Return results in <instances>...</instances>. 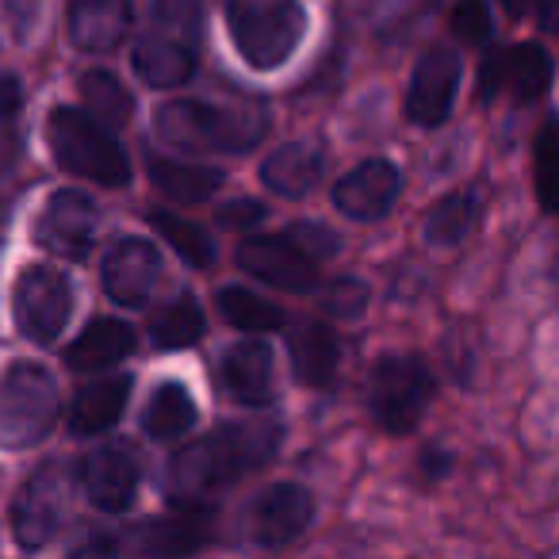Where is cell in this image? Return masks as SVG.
Returning <instances> with one entry per match:
<instances>
[{
	"label": "cell",
	"mask_w": 559,
	"mask_h": 559,
	"mask_svg": "<svg viewBox=\"0 0 559 559\" xmlns=\"http://www.w3.org/2000/svg\"><path fill=\"white\" fill-rule=\"evenodd\" d=\"M280 449V421L253 418L218 426L215 433L185 444L169 460V498L177 506H207L211 495L234 487L241 475L264 467Z\"/></svg>",
	"instance_id": "1"
},
{
	"label": "cell",
	"mask_w": 559,
	"mask_h": 559,
	"mask_svg": "<svg viewBox=\"0 0 559 559\" xmlns=\"http://www.w3.org/2000/svg\"><path fill=\"white\" fill-rule=\"evenodd\" d=\"M269 131V116L253 104L169 100L157 108L154 134L185 154H249Z\"/></svg>",
	"instance_id": "2"
},
{
	"label": "cell",
	"mask_w": 559,
	"mask_h": 559,
	"mask_svg": "<svg viewBox=\"0 0 559 559\" xmlns=\"http://www.w3.org/2000/svg\"><path fill=\"white\" fill-rule=\"evenodd\" d=\"M207 0H154L150 20L134 43V73L150 88H180L200 66Z\"/></svg>",
	"instance_id": "3"
},
{
	"label": "cell",
	"mask_w": 559,
	"mask_h": 559,
	"mask_svg": "<svg viewBox=\"0 0 559 559\" xmlns=\"http://www.w3.org/2000/svg\"><path fill=\"white\" fill-rule=\"evenodd\" d=\"M47 142L55 162L66 173L100 188L131 185V162L127 150L116 142L111 127L93 119L85 108H55L47 119Z\"/></svg>",
	"instance_id": "4"
},
{
	"label": "cell",
	"mask_w": 559,
	"mask_h": 559,
	"mask_svg": "<svg viewBox=\"0 0 559 559\" xmlns=\"http://www.w3.org/2000/svg\"><path fill=\"white\" fill-rule=\"evenodd\" d=\"M62 414L58 380L39 360H12L0 368V449H35L47 441Z\"/></svg>",
	"instance_id": "5"
},
{
	"label": "cell",
	"mask_w": 559,
	"mask_h": 559,
	"mask_svg": "<svg viewBox=\"0 0 559 559\" xmlns=\"http://www.w3.org/2000/svg\"><path fill=\"white\" fill-rule=\"evenodd\" d=\"M226 32L241 62L280 70L307 35L304 0H226Z\"/></svg>",
	"instance_id": "6"
},
{
	"label": "cell",
	"mask_w": 559,
	"mask_h": 559,
	"mask_svg": "<svg viewBox=\"0 0 559 559\" xmlns=\"http://www.w3.org/2000/svg\"><path fill=\"white\" fill-rule=\"evenodd\" d=\"M433 372L421 357H406V353H391L372 368V383H368V411L380 421V429L403 437L418 429L426 418L429 399H433Z\"/></svg>",
	"instance_id": "7"
},
{
	"label": "cell",
	"mask_w": 559,
	"mask_h": 559,
	"mask_svg": "<svg viewBox=\"0 0 559 559\" xmlns=\"http://www.w3.org/2000/svg\"><path fill=\"white\" fill-rule=\"evenodd\" d=\"M12 314H16V326L27 342L55 345L73 314L70 276L50 269V264L24 269L16 280V288H12Z\"/></svg>",
	"instance_id": "8"
},
{
	"label": "cell",
	"mask_w": 559,
	"mask_h": 559,
	"mask_svg": "<svg viewBox=\"0 0 559 559\" xmlns=\"http://www.w3.org/2000/svg\"><path fill=\"white\" fill-rule=\"evenodd\" d=\"M215 540V513L207 506H177L169 518L142 521L131 533H116L119 559H188Z\"/></svg>",
	"instance_id": "9"
},
{
	"label": "cell",
	"mask_w": 559,
	"mask_h": 559,
	"mask_svg": "<svg viewBox=\"0 0 559 559\" xmlns=\"http://www.w3.org/2000/svg\"><path fill=\"white\" fill-rule=\"evenodd\" d=\"M96 223H100V211H96L93 195L81 188H62L43 207L39 223H35V241L50 257H66V261L81 264L93 253Z\"/></svg>",
	"instance_id": "10"
},
{
	"label": "cell",
	"mask_w": 559,
	"mask_h": 559,
	"mask_svg": "<svg viewBox=\"0 0 559 559\" xmlns=\"http://www.w3.org/2000/svg\"><path fill=\"white\" fill-rule=\"evenodd\" d=\"M314 521V498L299 483H272L249 502L246 533L261 548H284L299 540Z\"/></svg>",
	"instance_id": "11"
},
{
	"label": "cell",
	"mask_w": 559,
	"mask_h": 559,
	"mask_svg": "<svg viewBox=\"0 0 559 559\" xmlns=\"http://www.w3.org/2000/svg\"><path fill=\"white\" fill-rule=\"evenodd\" d=\"M70 498V479L58 464H47L24 483V490L12 502V533L20 548H43L58 536Z\"/></svg>",
	"instance_id": "12"
},
{
	"label": "cell",
	"mask_w": 559,
	"mask_h": 559,
	"mask_svg": "<svg viewBox=\"0 0 559 559\" xmlns=\"http://www.w3.org/2000/svg\"><path fill=\"white\" fill-rule=\"evenodd\" d=\"M551 78H556V66H551L548 50L540 43H521V47L498 50L483 62L479 88L483 100L510 96L518 104H533L551 88Z\"/></svg>",
	"instance_id": "13"
},
{
	"label": "cell",
	"mask_w": 559,
	"mask_h": 559,
	"mask_svg": "<svg viewBox=\"0 0 559 559\" xmlns=\"http://www.w3.org/2000/svg\"><path fill=\"white\" fill-rule=\"evenodd\" d=\"M460 55L452 47H433L418 58L406 85V119L418 127H441L452 116L460 93Z\"/></svg>",
	"instance_id": "14"
},
{
	"label": "cell",
	"mask_w": 559,
	"mask_h": 559,
	"mask_svg": "<svg viewBox=\"0 0 559 559\" xmlns=\"http://www.w3.org/2000/svg\"><path fill=\"white\" fill-rule=\"evenodd\" d=\"M238 264L253 280L280 292H311L319 284V264L292 238H249L238 246Z\"/></svg>",
	"instance_id": "15"
},
{
	"label": "cell",
	"mask_w": 559,
	"mask_h": 559,
	"mask_svg": "<svg viewBox=\"0 0 559 559\" xmlns=\"http://www.w3.org/2000/svg\"><path fill=\"white\" fill-rule=\"evenodd\" d=\"M100 276H104V292L119 307H146L157 288V280H162V257H157L154 241L119 238L104 253Z\"/></svg>",
	"instance_id": "16"
},
{
	"label": "cell",
	"mask_w": 559,
	"mask_h": 559,
	"mask_svg": "<svg viewBox=\"0 0 559 559\" xmlns=\"http://www.w3.org/2000/svg\"><path fill=\"white\" fill-rule=\"evenodd\" d=\"M403 192V173L399 165H391L388 157H372L360 162L357 169H349L334 185V207L342 215L357 218V223H376L399 203Z\"/></svg>",
	"instance_id": "17"
},
{
	"label": "cell",
	"mask_w": 559,
	"mask_h": 559,
	"mask_svg": "<svg viewBox=\"0 0 559 559\" xmlns=\"http://www.w3.org/2000/svg\"><path fill=\"white\" fill-rule=\"evenodd\" d=\"M81 483L96 510L127 513L139 495V460L123 444H100L81 464Z\"/></svg>",
	"instance_id": "18"
},
{
	"label": "cell",
	"mask_w": 559,
	"mask_h": 559,
	"mask_svg": "<svg viewBox=\"0 0 559 559\" xmlns=\"http://www.w3.org/2000/svg\"><path fill=\"white\" fill-rule=\"evenodd\" d=\"M272 345L257 342V337H246V342L230 345L218 365V380H223L226 395L241 406H269L272 395H276V383H272Z\"/></svg>",
	"instance_id": "19"
},
{
	"label": "cell",
	"mask_w": 559,
	"mask_h": 559,
	"mask_svg": "<svg viewBox=\"0 0 559 559\" xmlns=\"http://www.w3.org/2000/svg\"><path fill=\"white\" fill-rule=\"evenodd\" d=\"M131 0H70V39L85 55H108L131 32Z\"/></svg>",
	"instance_id": "20"
},
{
	"label": "cell",
	"mask_w": 559,
	"mask_h": 559,
	"mask_svg": "<svg viewBox=\"0 0 559 559\" xmlns=\"http://www.w3.org/2000/svg\"><path fill=\"white\" fill-rule=\"evenodd\" d=\"M322 169H326V157L314 142H288L264 157L261 180L269 192L284 195V200H304L322 180Z\"/></svg>",
	"instance_id": "21"
},
{
	"label": "cell",
	"mask_w": 559,
	"mask_h": 559,
	"mask_svg": "<svg viewBox=\"0 0 559 559\" xmlns=\"http://www.w3.org/2000/svg\"><path fill=\"white\" fill-rule=\"evenodd\" d=\"M288 349L299 383H307V388H330L334 383L337 365H342V345H337V334L326 322L304 319L292 330Z\"/></svg>",
	"instance_id": "22"
},
{
	"label": "cell",
	"mask_w": 559,
	"mask_h": 559,
	"mask_svg": "<svg viewBox=\"0 0 559 559\" xmlns=\"http://www.w3.org/2000/svg\"><path fill=\"white\" fill-rule=\"evenodd\" d=\"M134 353V330L123 319H96L78 334V342L66 353V365L73 372H104V368L123 365Z\"/></svg>",
	"instance_id": "23"
},
{
	"label": "cell",
	"mask_w": 559,
	"mask_h": 559,
	"mask_svg": "<svg viewBox=\"0 0 559 559\" xmlns=\"http://www.w3.org/2000/svg\"><path fill=\"white\" fill-rule=\"evenodd\" d=\"M127 399H131V376H108L93 380L78 391L70 411V429L78 437H100L123 418Z\"/></svg>",
	"instance_id": "24"
},
{
	"label": "cell",
	"mask_w": 559,
	"mask_h": 559,
	"mask_svg": "<svg viewBox=\"0 0 559 559\" xmlns=\"http://www.w3.org/2000/svg\"><path fill=\"white\" fill-rule=\"evenodd\" d=\"M150 180L162 188V195L177 203H203L223 188V169L211 165H188L173 162V157H150Z\"/></svg>",
	"instance_id": "25"
},
{
	"label": "cell",
	"mask_w": 559,
	"mask_h": 559,
	"mask_svg": "<svg viewBox=\"0 0 559 559\" xmlns=\"http://www.w3.org/2000/svg\"><path fill=\"white\" fill-rule=\"evenodd\" d=\"M195 426V399L188 395L185 383L169 380L150 395L146 414H142V429L154 441H177Z\"/></svg>",
	"instance_id": "26"
},
{
	"label": "cell",
	"mask_w": 559,
	"mask_h": 559,
	"mask_svg": "<svg viewBox=\"0 0 559 559\" xmlns=\"http://www.w3.org/2000/svg\"><path fill=\"white\" fill-rule=\"evenodd\" d=\"M207 330V319H203V307L195 304L192 296H177L169 307L157 311V319L150 322V342L157 349H188L195 345Z\"/></svg>",
	"instance_id": "27"
},
{
	"label": "cell",
	"mask_w": 559,
	"mask_h": 559,
	"mask_svg": "<svg viewBox=\"0 0 559 559\" xmlns=\"http://www.w3.org/2000/svg\"><path fill=\"white\" fill-rule=\"evenodd\" d=\"M81 100H85V111L93 119H100L104 127H119L131 119L134 100L123 88V81L108 70H88L81 78Z\"/></svg>",
	"instance_id": "28"
},
{
	"label": "cell",
	"mask_w": 559,
	"mask_h": 559,
	"mask_svg": "<svg viewBox=\"0 0 559 559\" xmlns=\"http://www.w3.org/2000/svg\"><path fill=\"white\" fill-rule=\"evenodd\" d=\"M218 311H223V319L230 326L249 330V334H272L288 319L276 304H269V299L249 288H223L218 292Z\"/></svg>",
	"instance_id": "29"
},
{
	"label": "cell",
	"mask_w": 559,
	"mask_h": 559,
	"mask_svg": "<svg viewBox=\"0 0 559 559\" xmlns=\"http://www.w3.org/2000/svg\"><path fill=\"white\" fill-rule=\"evenodd\" d=\"M150 226H157L165 241L180 253V261H188L192 269H207L215 261V241L203 226H195L192 218H180L173 211H150Z\"/></svg>",
	"instance_id": "30"
},
{
	"label": "cell",
	"mask_w": 559,
	"mask_h": 559,
	"mask_svg": "<svg viewBox=\"0 0 559 559\" xmlns=\"http://www.w3.org/2000/svg\"><path fill=\"white\" fill-rule=\"evenodd\" d=\"M475 215H479V203L472 192H452L429 211L426 218V238L429 246H460V241L472 234Z\"/></svg>",
	"instance_id": "31"
},
{
	"label": "cell",
	"mask_w": 559,
	"mask_h": 559,
	"mask_svg": "<svg viewBox=\"0 0 559 559\" xmlns=\"http://www.w3.org/2000/svg\"><path fill=\"white\" fill-rule=\"evenodd\" d=\"M533 185L544 211L559 215V119H548L533 146Z\"/></svg>",
	"instance_id": "32"
},
{
	"label": "cell",
	"mask_w": 559,
	"mask_h": 559,
	"mask_svg": "<svg viewBox=\"0 0 559 559\" xmlns=\"http://www.w3.org/2000/svg\"><path fill=\"white\" fill-rule=\"evenodd\" d=\"M368 299H372V292H368L365 280L357 276H345V280H334L326 288V299H322V307H326L334 319L342 322H353L360 319V314L368 311Z\"/></svg>",
	"instance_id": "33"
},
{
	"label": "cell",
	"mask_w": 559,
	"mask_h": 559,
	"mask_svg": "<svg viewBox=\"0 0 559 559\" xmlns=\"http://www.w3.org/2000/svg\"><path fill=\"white\" fill-rule=\"evenodd\" d=\"M452 32L460 35L472 47H487L490 35H495V24H490V9L483 0H460L456 12H452Z\"/></svg>",
	"instance_id": "34"
},
{
	"label": "cell",
	"mask_w": 559,
	"mask_h": 559,
	"mask_svg": "<svg viewBox=\"0 0 559 559\" xmlns=\"http://www.w3.org/2000/svg\"><path fill=\"white\" fill-rule=\"evenodd\" d=\"M43 12H47V0H0V20L16 43H32L43 24Z\"/></svg>",
	"instance_id": "35"
},
{
	"label": "cell",
	"mask_w": 559,
	"mask_h": 559,
	"mask_svg": "<svg viewBox=\"0 0 559 559\" xmlns=\"http://www.w3.org/2000/svg\"><path fill=\"white\" fill-rule=\"evenodd\" d=\"M288 238L296 241V246H304L311 257H330L337 249V234L326 230L322 223H296Z\"/></svg>",
	"instance_id": "36"
},
{
	"label": "cell",
	"mask_w": 559,
	"mask_h": 559,
	"mask_svg": "<svg viewBox=\"0 0 559 559\" xmlns=\"http://www.w3.org/2000/svg\"><path fill=\"white\" fill-rule=\"evenodd\" d=\"M261 218H264V203L257 200H234L226 207H218V226H226V230H253Z\"/></svg>",
	"instance_id": "37"
},
{
	"label": "cell",
	"mask_w": 559,
	"mask_h": 559,
	"mask_svg": "<svg viewBox=\"0 0 559 559\" xmlns=\"http://www.w3.org/2000/svg\"><path fill=\"white\" fill-rule=\"evenodd\" d=\"M20 108H24V85L16 73L0 70V127H9L20 116Z\"/></svg>",
	"instance_id": "38"
},
{
	"label": "cell",
	"mask_w": 559,
	"mask_h": 559,
	"mask_svg": "<svg viewBox=\"0 0 559 559\" xmlns=\"http://www.w3.org/2000/svg\"><path fill=\"white\" fill-rule=\"evenodd\" d=\"M12 169H16V150L0 146V188H4V180L12 177Z\"/></svg>",
	"instance_id": "39"
},
{
	"label": "cell",
	"mask_w": 559,
	"mask_h": 559,
	"mask_svg": "<svg viewBox=\"0 0 559 559\" xmlns=\"http://www.w3.org/2000/svg\"><path fill=\"white\" fill-rule=\"evenodd\" d=\"M506 4V12H510V16H525L528 9H533V0H502Z\"/></svg>",
	"instance_id": "40"
}]
</instances>
